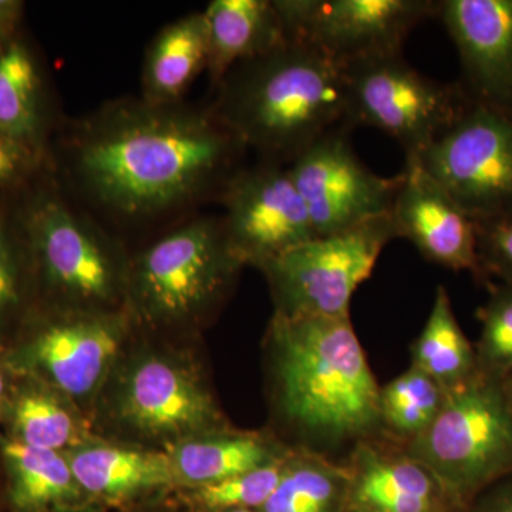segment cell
Segmentation results:
<instances>
[{
  "label": "cell",
  "mask_w": 512,
  "mask_h": 512,
  "mask_svg": "<svg viewBox=\"0 0 512 512\" xmlns=\"http://www.w3.org/2000/svg\"><path fill=\"white\" fill-rule=\"evenodd\" d=\"M225 232L242 265L262 266L316 238L288 167L268 160L242 168L222 191Z\"/></svg>",
  "instance_id": "11"
},
{
  "label": "cell",
  "mask_w": 512,
  "mask_h": 512,
  "mask_svg": "<svg viewBox=\"0 0 512 512\" xmlns=\"http://www.w3.org/2000/svg\"><path fill=\"white\" fill-rule=\"evenodd\" d=\"M292 454L218 483L195 487L191 495L195 507L202 512L259 510L278 487Z\"/></svg>",
  "instance_id": "28"
},
{
  "label": "cell",
  "mask_w": 512,
  "mask_h": 512,
  "mask_svg": "<svg viewBox=\"0 0 512 512\" xmlns=\"http://www.w3.org/2000/svg\"><path fill=\"white\" fill-rule=\"evenodd\" d=\"M208 53L204 13H191L165 26L148 47L143 100L158 106L177 104L195 77L207 69Z\"/></svg>",
  "instance_id": "21"
},
{
  "label": "cell",
  "mask_w": 512,
  "mask_h": 512,
  "mask_svg": "<svg viewBox=\"0 0 512 512\" xmlns=\"http://www.w3.org/2000/svg\"><path fill=\"white\" fill-rule=\"evenodd\" d=\"M39 77L28 50L12 43L0 50V134L19 143L35 136Z\"/></svg>",
  "instance_id": "26"
},
{
  "label": "cell",
  "mask_w": 512,
  "mask_h": 512,
  "mask_svg": "<svg viewBox=\"0 0 512 512\" xmlns=\"http://www.w3.org/2000/svg\"><path fill=\"white\" fill-rule=\"evenodd\" d=\"M289 39L319 47L346 63L402 53L407 36L436 18V0H274Z\"/></svg>",
  "instance_id": "10"
},
{
  "label": "cell",
  "mask_w": 512,
  "mask_h": 512,
  "mask_svg": "<svg viewBox=\"0 0 512 512\" xmlns=\"http://www.w3.org/2000/svg\"><path fill=\"white\" fill-rule=\"evenodd\" d=\"M404 447L466 511L481 491L512 474V413L500 379L478 373L447 390L433 423Z\"/></svg>",
  "instance_id": "4"
},
{
  "label": "cell",
  "mask_w": 512,
  "mask_h": 512,
  "mask_svg": "<svg viewBox=\"0 0 512 512\" xmlns=\"http://www.w3.org/2000/svg\"><path fill=\"white\" fill-rule=\"evenodd\" d=\"M390 218L397 238H406L427 261L468 272L487 284L477 249L476 221L451 198L417 158L406 157Z\"/></svg>",
  "instance_id": "14"
},
{
  "label": "cell",
  "mask_w": 512,
  "mask_h": 512,
  "mask_svg": "<svg viewBox=\"0 0 512 512\" xmlns=\"http://www.w3.org/2000/svg\"><path fill=\"white\" fill-rule=\"evenodd\" d=\"M436 18L457 47L468 92L512 107V0H441Z\"/></svg>",
  "instance_id": "16"
},
{
  "label": "cell",
  "mask_w": 512,
  "mask_h": 512,
  "mask_svg": "<svg viewBox=\"0 0 512 512\" xmlns=\"http://www.w3.org/2000/svg\"><path fill=\"white\" fill-rule=\"evenodd\" d=\"M316 237L339 234L389 215L400 175L382 177L357 157L349 128L338 126L313 141L288 167Z\"/></svg>",
  "instance_id": "9"
},
{
  "label": "cell",
  "mask_w": 512,
  "mask_h": 512,
  "mask_svg": "<svg viewBox=\"0 0 512 512\" xmlns=\"http://www.w3.org/2000/svg\"><path fill=\"white\" fill-rule=\"evenodd\" d=\"M218 86L217 119L278 163L345 121V64L303 40L237 64Z\"/></svg>",
  "instance_id": "3"
},
{
  "label": "cell",
  "mask_w": 512,
  "mask_h": 512,
  "mask_svg": "<svg viewBox=\"0 0 512 512\" xmlns=\"http://www.w3.org/2000/svg\"><path fill=\"white\" fill-rule=\"evenodd\" d=\"M349 512V511H348Z\"/></svg>",
  "instance_id": "38"
},
{
  "label": "cell",
  "mask_w": 512,
  "mask_h": 512,
  "mask_svg": "<svg viewBox=\"0 0 512 512\" xmlns=\"http://www.w3.org/2000/svg\"><path fill=\"white\" fill-rule=\"evenodd\" d=\"M350 478L346 464L293 451L271 497L259 512H348Z\"/></svg>",
  "instance_id": "24"
},
{
  "label": "cell",
  "mask_w": 512,
  "mask_h": 512,
  "mask_svg": "<svg viewBox=\"0 0 512 512\" xmlns=\"http://www.w3.org/2000/svg\"><path fill=\"white\" fill-rule=\"evenodd\" d=\"M19 441L30 447L60 451L83 446L84 431L72 410L62 400L43 390H29L13 410Z\"/></svg>",
  "instance_id": "27"
},
{
  "label": "cell",
  "mask_w": 512,
  "mask_h": 512,
  "mask_svg": "<svg viewBox=\"0 0 512 512\" xmlns=\"http://www.w3.org/2000/svg\"><path fill=\"white\" fill-rule=\"evenodd\" d=\"M204 13L208 30V72L220 83L239 63L288 42L274 0H212Z\"/></svg>",
  "instance_id": "18"
},
{
  "label": "cell",
  "mask_w": 512,
  "mask_h": 512,
  "mask_svg": "<svg viewBox=\"0 0 512 512\" xmlns=\"http://www.w3.org/2000/svg\"><path fill=\"white\" fill-rule=\"evenodd\" d=\"M414 158L474 221L512 214V107L473 97Z\"/></svg>",
  "instance_id": "8"
},
{
  "label": "cell",
  "mask_w": 512,
  "mask_h": 512,
  "mask_svg": "<svg viewBox=\"0 0 512 512\" xmlns=\"http://www.w3.org/2000/svg\"><path fill=\"white\" fill-rule=\"evenodd\" d=\"M117 414L140 436L175 444L228 430L201 376L165 356H144L130 366L117 396Z\"/></svg>",
  "instance_id": "12"
},
{
  "label": "cell",
  "mask_w": 512,
  "mask_h": 512,
  "mask_svg": "<svg viewBox=\"0 0 512 512\" xmlns=\"http://www.w3.org/2000/svg\"><path fill=\"white\" fill-rule=\"evenodd\" d=\"M265 349L269 400L286 447L345 464L357 444L384 436L380 384L352 319L274 313Z\"/></svg>",
  "instance_id": "2"
},
{
  "label": "cell",
  "mask_w": 512,
  "mask_h": 512,
  "mask_svg": "<svg viewBox=\"0 0 512 512\" xmlns=\"http://www.w3.org/2000/svg\"><path fill=\"white\" fill-rule=\"evenodd\" d=\"M13 296H15V276H13L5 237L0 228V316L13 301Z\"/></svg>",
  "instance_id": "32"
},
{
  "label": "cell",
  "mask_w": 512,
  "mask_h": 512,
  "mask_svg": "<svg viewBox=\"0 0 512 512\" xmlns=\"http://www.w3.org/2000/svg\"><path fill=\"white\" fill-rule=\"evenodd\" d=\"M242 147L214 111L123 101L80 131L74 171L104 207L150 217L227 183Z\"/></svg>",
  "instance_id": "1"
},
{
  "label": "cell",
  "mask_w": 512,
  "mask_h": 512,
  "mask_svg": "<svg viewBox=\"0 0 512 512\" xmlns=\"http://www.w3.org/2000/svg\"><path fill=\"white\" fill-rule=\"evenodd\" d=\"M8 464L10 498L19 512H45L82 500V488L74 478L69 458L60 451L30 447L22 441L3 446Z\"/></svg>",
  "instance_id": "22"
},
{
  "label": "cell",
  "mask_w": 512,
  "mask_h": 512,
  "mask_svg": "<svg viewBox=\"0 0 512 512\" xmlns=\"http://www.w3.org/2000/svg\"><path fill=\"white\" fill-rule=\"evenodd\" d=\"M348 467L349 512H464L439 478L399 441L382 436L357 444Z\"/></svg>",
  "instance_id": "15"
},
{
  "label": "cell",
  "mask_w": 512,
  "mask_h": 512,
  "mask_svg": "<svg viewBox=\"0 0 512 512\" xmlns=\"http://www.w3.org/2000/svg\"><path fill=\"white\" fill-rule=\"evenodd\" d=\"M47 281L82 312H101L127 289L109 242L79 214L46 198L29 220Z\"/></svg>",
  "instance_id": "13"
},
{
  "label": "cell",
  "mask_w": 512,
  "mask_h": 512,
  "mask_svg": "<svg viewBox=\"0 0 512 512\" xmlns=\"http://www.w3.org/2000/svg\"><path fill=\"white\" fill-rule=\"evenodd\" d=\"M3 389H5V380H3L2 372H0V397H2Z\"/></svg>",
  "instance_id": "36"
},
{
  "label": "cell",
  "mask_w": 512,
  "mask_h": 512,
  "mask_svg": "<svg viewBox=\"0 0 512 512\" xmlns=\"http://www.w3.org/2000/svg\"><path fill=\"white\" fill-rule=\"evenodd\" d=\"M242 266L224 222L202 218L175 229L138 256L127 275V291L144 319L174 325L220 303Z\"/></svg>",
  "instance_id": "5"
},
{
  "label": "cell",
  "mask_w": 512,
  "mask_h": 512,
  "mask_svg": "<svg viewBox=\"0 0 512 512\" xmlns=\"http://www.w3.org/2000/svg\"><path fill=\"white\" fill-rule=\"evenodd\" d=\"M477 249L488 282L512 286V214L476 221Z\"/></svg>",
  "instance_id": "30"
},
{
  "label": "cell",
  "mask_w": 512,
  "mask_h": 512,
  "mask_svg": "<svg viewBox=\"0 0 512 512\" xmlns=\"http://www.w3.org/2000/svg\"><path fill=\"white\" fill-rule=\"evenodd\" d=\"M67 458L84 495L111 503L177 483L167 453L87 444Z\"/></svg>",
  "instance_id": "19"
},
{
  "label": "cell",
  "mask_w": 512,
  "mask_h": 512,
  "mask_svg": "<svg viewBox=\"0 0 512 512\" xmlns=\"http://www.w3.org/2000/svg\"><path fill=\"white\" fill-rule=\"evenodd\" d=\"M396 237L389 215L316 237L262 266L275 313L289 318H350L356 289L372 275L384 247Z\"/></svg>",
  "instance_id": "7"
},
{
  "label": "cell",
  "mask_w": 512,
  "mask_h": 512,
  "mask_svg": "<svg viewBox=\"0 0 512 512\" xmlns=\"http://www.w3.org/2000/svg\"><path fill=\"white\" fill-rule=\"evenodd\" d=\"M19 156L15 141L0 134V183L9 180L18 170Z\"/></svg>",
  "instance_id": "33"
},
{
  "label": "cell",
  "mask_w": 512,
  "mask_h": 512,
  "mask_svg": "<svg viewBox=\"0 0 512 512\" xmlns=\"http://www.w3.org/2000/svg\"><path fill=\"white\" fill-rule=\"evenodd\" d=\"M410 366L426 373L446 390L478 375L476 349L458 323L450 295L437 286L426 325L410 348Z\"/></svg>",
  "instance_id": "23"
},
{
  "label": "cell",
  "mask_w": 512,
  "mask_h": 512,
  "mask_svg": "<svg viewBox=\"0 0 512 512\" xmlns=\"http://www.w3.org/2000/svg\"><path fill=\"white\" fill-rule=\"evenodd\" d=\"M490 295L478 309L481 323L476 349L478 372L501 379L512 370V286H488Z\"/></svg>",
  "instance_id": "29"
},
{
  "label": "cell",
  "mask_w": 512,
  "mask_h": 512,
  "mask_svg": "<svg viewBox=\"0 0 512 512\" xmlns=\"http://www.w3.org/2000/svg\"><path fill=\"white\" fill-rule=\"evenodd\" d=\"M19 2L13 0H0V30L12 28L13 23L19 18Z\"/></svg>",
  "instance_id": "34"
},
{
  "label": "cell",
  "mask_w": 512,
  "mask_h": 512,
  "mask_svg": "<svg viewBox=\"0 0 512 512\" xmlns=\"http://www.w3.org/2000/svg\"><path fill=\"white\" fill-rule=\"evenodd\" d=\"M464 512H512V474L481 491Z\"/></svg>",
  "instance_id": "31"
},
{
  "label": "cell",
  "mask_w": 512,
  "mask_h": 512,
  "mask_svg": "<svg viewBox=\"0 0 512 512\" xmlns=\"http://www.w3.org/2000/svg\"><path fill=\"white\" fill-rule=\"evenodd\" d=\"M292 451L275 434L228 429L180 441L167 454L177 483L195 488L274 463Z\"/></svg>",
  "instance_id": "20"
},
{
  "label": "cell",
  "mask_w": 512,
  "mask_h": 512,
  "mask_svg": "<svg viewBox=\"0 0 512 512\" xmlns=\"http://www.w3.org/2000/svg\"><path fill=\"white\" fill-rule=\"evenodd\" d=\"M123 338L121 316L80 311L43 330L32 345V359L57 390L86 399L109 373Z\"/></svg>",
  "instance_id": "17"
},
{
  "label": "cell",
  "mask_w": 512,
  "mask_h": 512,
  "mask_svg": "<svg viewBox=\"0 0 512 512\" xmlns=\"http://www.w3.org/2000/svg\"><path fill=\"white\" fill-rule=\"evenodd\" d=\"M225 512H259L256 510H231V511H225Z\"/></svg>",
  "instance_id": "37"
},
{
  "label": "cell",
  "mask_w": 512,
  "mask_h": 512,
  "mask_svg": "<svg viewBox=\"0 0 512 512\" xmlns=\"http://www.w3.org/2000/svg\"><path fill=\"white\" fill-rule=\"evenodd\" d=\"M345 64L343 126L377 128L419 156L453 126L473 100L457 84L430 79L404 60L402 53L367 56Z\"/></svg>",
  "instance_id": "6"
},
{
  "label": "cell",
  "mask_w": 512,
  "mask_h": 512,
  "mask_svg": "<svg viewBox=\"0 0 512 512\" xmlns=\"http://www.w3.org/2000/svg\"><path fill=\"white\" fill-rule=\"evenodd\" d=\"M501 387H503L504 397L507 400L508 407L512 413V370L500 379Z\"/></svg>",
  "instance_id": "35"
},
{
  "label": "cell",
  "mask_w": 512,
  "mask_h": 512,
  "mask_svg": "<svg viewBox=\"0 0 512 512\" xmlns=\"http://www.w3.org/2000/svg\"><path fill=\"white\" fill-rule=\"evenodd\" d=\"M446 396L444 387L409 366L402 375L380 386L379 413L384 436L406 446L433 423Z\"/></svg>",
  "instance_id": "25"
}]
</instances>
